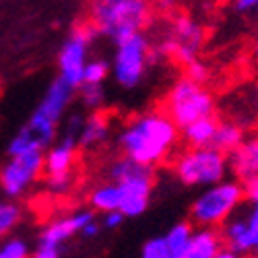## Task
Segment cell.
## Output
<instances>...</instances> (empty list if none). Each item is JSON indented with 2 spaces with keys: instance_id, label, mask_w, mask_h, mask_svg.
Returning <instances> with one entry per match:
<instances>
[{
  "instance_id": "6da1fadb",
  "label": "cell",
  "mask_w": 258,
  "mask_h": 258,
  "mask_svg": "<svg viewBox=\"0 0 258 258\" xmlns=\"http://www.w3.org/2000/svg\"><path fill=\"white\" fill-rule=\"evenodd\" d=\"M180 141V128L169 120L165 112H147L137 116L120 135V147L124 157L151 167L163 163Z\"/></svg>"
},
{
  "instance_id": "7a4b0ae2",
  "label": "cell",
  "mask_w": 258,
  "mask_h": 258,
  "mask_svg": "<svg viewBox=\"0 0 258 258\" xmlns=\"http://www.w3.org/2000/svg\"><path fill=\"white\" fill-rule=\"evenodd\" d=\"M149 17L151 7L143 0H99L91 5V23L116 46L139 35Z\"/></svg>"
},
{
  "instance_id": "3957f363",
  "label": "cell",
  "mask_w": 258,
  "mask_h": 258,
  "mask_svg": "<svg viewBox=\"0 0 258 258\" xmlns=\"http://www.w3.org/2000/svg\"><path fill=\"white\" fill-rule=\"evenodd\" d=\"M246 201L244 184L238 180H223L201 190L190 205V223L199 229H217L242 209Z\"/></svg>"
},
{
  "instance_id": "277c9868",
  "label": "cell",
  "mask_w": 258,
  "mask_h": 258,
  "mask_svg": "<svg viewBox=\"0 0 258 258\" xmlns=\"http://www.w3.org/2000/svg\"><path fill=\"white\" fill-rule=\"evenodd\" d=\"M110 178L120 188V213L124 217H139L151 203L153 192V169L139 165L128 157L112 163Z\"/></svg>"
},
{
  "instance_id": "5b68a950",
  "label": "cell",
  "mask_w": 258,
  "mask_h": 258,
  "mask_svg": "<svg viewBox=\"0 0 258 258\" xmlns=\"http://www.w3.org/2000/svg\"><path fill=\"white\" fill-rule=\"evenodd\" d=\"M169 120L180 131L190 124H195L205 118H213L215 114V95L205 85L192 83L186 77H180L169 87L165 95V110Z\"/></svg>"
},
{
  "instance_id": "8992f818",
  "label": "cell",
  "mask_w": 258,
  "mask_h": 258,
  "mask_svg": "<svg viewBox=\"0 0 258 258\" xmlns=\"http://www.w3.org/2000/svg\"><path fill=\"white\" fill-rule=\"evenodd\" d=\"M229 159L227 155L215 151L211 147L205 149H186L174 161V174L184 186L209 188L227 178Z\"/></svg>"
},
{
  "instance_id": "52a82bcc",
  "label": "cell",
  "mask_w": 258,
  "mask_h": 258,
  "mask_svg": "<svg viewBox=\"0 0 258 258\" xmlns=\"http://www.w3.org/2000/svg\"><path fill=\"white\" fill-rule=\"evenodd\" d=\"M205 27L201 21H197L190 15H180L174 25H171V33L169 37L161 44L159 50H155L161 58L169 56L180 64H190L199 60V54L203 50L205 44Z\"/></svg>"
},
{
  "instance_id": "ba28073f",
  "label": "cell",
  "mask_w": 258,
  "mask_h": 258,
  "mask_svg": "<svg viewBox=\"0 0 258 258\" xmlns=\"http://www.w3.org/2000/svg\"><path fill=\"white\" fill-rule=\"evenodd\" d=\"M99 35L97 27L91 23L77 25L71 33V37L64 41L58 54V69H60V79L71 85L73 89H79L83 85V71L87 64V46Z\"/></svg>"
},
{
  "instance_id": "9c48e42d",
  "label": "cell",
  "mask_w": 258,
  "mask_h": 258,
  "mask_svg": "<svg viewBox=\"0 0 258 258\" xmlns=\"http://www.w3.org/2000/svg\"><path fill=\"white\" fill-rule=\"evenodd\" d=\"M149 56H151V46L143 33L131 37L118 44V50L114 54V67L112 73L118 81V85L126 89H133L143 81Z\"/></svg>"
},
{
  "instance_id": "30bf717a",
  "label": "cell",
  "mask_w": 258,
  "mask_h": 258,
  "mask_svg": "<svg viewBox=\"0 0 258 258\" xmlns=\"http://www.w3.org/2000/svg\"><path fill=\"white\" fill-rule=\"evenodd\" d=\"M41 174H44V151H29L9 157V161L0 167V188L11 199L21 197Z\"/></svg>"
},
{
  "instance_id": "8fae6325",
  "label": "cell",
  "mask_w": 258,
  "mask_h": 258,
  "mask_svg": "<svg viewBox=\"0 0 258 258\" xmlns=\"http://www.w3.org/2000/svg\"><path fill=\"white\" fill-rule=\"evenodd\" d=\"M91 221H95V211H91V209H83V211H77L73 215H67V217H60L41 231L39 246L60 248L62 242H67L73 238V235L81 233Z\"/></svg>"
},
{
  "instance_id": "7c38bea8",
  "label": "cell",
  "mask_w": 258,
  "mask_h": 258,
  "mask_svg": "<svg viewBox=\"0 0 258 258\" xmlns=\"http://www.w3.org/2000/svg\"><path fill=\"white\" fill-rule=\"evenodd\" d=\"M73 93H75V89L71 87V85H67L60 77L54 79L50 83V87H48L44 99L39 101L37 110L33 112V116L39 118V120H44V122H48V124H52V126H58L64 110H67L71 99H73Z\"/></svg>"
},
{
  "instance_id": "4fadbf2b",
  "label": "cell",
  "mask_w": 258,
  "mask_h": 258,
  "mask_svg": "<svg viewBox=\"0 0 258 258\" xmlns=\"http://www.w3.org/2000/svg\"><path fill=\"white\" fill-rule=\"evenodd\" d=\"M229 169L240 184L258 180V133L244 139V143L231 153Z\"/></svg>"
},
{
  "instance_id": "5bb4252c",
  "label": "cell",
  "mask_w": 258,
  "mask_h": 258,
  "mask_svg": "<svg viewBox=\"0 0 258 258\" xmlns=\"http://www.w3.org/2000/svg\"><path fill=\"white\" fill-rule=\"evenodd\" d=\"M77 137L64 135L58 145H54L48 153H44V171L48 176L73 174V165L77 161Z\"/></svg>"
},
{
  "instance_id": "9a60e30c",
  "label": "cell",
  "mask_w": 258,
  "mask_h": 258,
  "mask_svg": "<svg viewBox=\"0 0 258 258\" xmlns=\"http://www.w3.org/2000/svg\"><path fill=\"white\" fill-rule=\"evenodd\" d=\"M223 248L219 229H195L188 246L176 258H213Z\"/></svg>"
},
{
  "instance_id": "2e32d148",
  "label": "cell",
  "mask_w": 258,
  "mask_h": 258,
  "mask_svg": "<svg viewBox=\"0 0 258 258\" xmlns=\"http://www.w3.org/2000/svg\"><path fill=\"white\" fill-rule=\"evenodd\" d=\"M107 133H110V118L103 112H93L89 118H85L77 143L83 149H91L101 145L107 139Z\"/></svg>"
},
{
  "instance_id": "e0dca14e",
  "label": "cell",
  "mask_w": 258,
  "mask_h": 258,
  "mask_svg": "<svg viewBox=\"0 0 258 258\" xmlns=\"http://www.w3.org/2000/svg\"><path fill=\"white\" fill-rule=\"evenodd\" d=\"M217 124L219 120L215 118H205L199 120L195 124H190L180 131V137L184 139V143L188 145V149H205L213 145L215 133H217Z\"/></svg>"
},
{
  "instance_id": "ac0fdd59",
  "label": "cell",
  "mask_w": 258,
  "mask_h": 258,
  "mask_svg": "<svg viewBox=\"0 0 258 258\" xmlns=\"http://www.w3.org/2000/svg\"><path fill=\"white\" fill-rule=\"evenodd\" d=\"M244 139H246V135L242 131V126L231 120H225V122L217 124V133H215L211 149H215V151H219L223 155H227V153L231 155L235 149L244 143Z\"/></svg>"
},
{
  "instance_id": "d6986e66",
  "label": "cell",
  "mask_w": 258,
  "mask_h": 258,
  "mask_svg": "<svg viewBox=\"0 0 258 258\" xmlns=\"http://www.w3.org/2000/svg\"><path fill=\"white\" fill-rule=\"evenodd\" d=\"M89 203H91V211H101L112 213V211H120V188L114 182H105L99 184L91 190L89 195Z\"/></svg>"
},
{
  "instance_id": "ffe728a7",
  "label": "cell",
  "mask_w": 258,
  "mask_h": 258,
  "mask_svg": "<svg viewBox=\"0 0 258 258\" xmlns=\"http://www.w3.org/2000/svg\"><path fill=\"white\" fill-rule=\"evenodd\" d=\"M244 190H246V201H248V207L244 209V217L248 223L252 246L256 250L258 248V180L244 184Z\"/></svg>"
},
{
  "instance_id": "44dd1931",
  "label": "cell",
  "mask_w": 258,
  "mask_h": 258,
  "mask_svg": "<svg viewBox=\"0 0 258 258\" xmlns=\"http://www.w3.org/2000/svg\"><path fill=\"white\" fill-rule=\"evenodd\" d=\"M192 233H195V225H192L190 221H180V223H176V225H171L163 238H165L167 246L171 248V252L178 256V254L188 246Z\"/></svg>"
},
{
  "instance_id": "7402d4cb",
  "label": "cell",
  "mask_w": 258,
  "mask_h": 258,
  "mask_svg": "<svg viewBox=\"0 0 258 258\" xmlns=\"http://www.w3.org/2000/svg\"><path fill=\"white\" fill-rule=\"evenodd\" d=\"M21 219V209L9 201H0V240H5Z\"/></svg>"
},
{
  "instance_id": "603a6c76",
  "label": "cell",
  "mask_w": 258,
  "mask_h": 258,
  "mask_svg": "<svg viewBox=\"0 0 258 258\" xmlns=\"http://www.w3.org/2000/svg\"><path fill=\"white\" fill-rule=\"evenodd\" d=\"M110 75V64L105 60H89L83 71V85H103Z\"/></svg>"
},
{
  "instance_id": "cb8c5ba5",
  "label": "cell",
  "mask_w": 258,
  "mask_h": 258,
  "mask_svg": "<svg viewBox=\"0 0 258 258\" xmlns=\"http://www.w3.org/2000/svg\"><path fill=\"white\" fill-rule=\"evenodd\" d=\"M141 258H176V254L171 252L163 235H157V238H151L143 244Z\"/></svg>"
},
{
  "instance_id": "d4e9b609",
  "label": "cell",
  "mask_w": 258,
  "mask_h": 258,
  "mask_svg": "<svg viewBox=\"0 0 258 258\" xmlns=\"http://www.w3.org/2000/svg\"><path fill=\"white\" fill-rule=\"evenodd\" d=\"M29 246L21 238H9L0 242V258H29Z\"/></svg>"
},
{
  "instance_id": "484cf974",
  "label": "cell",
  "mask_w": 258,
  "mask_h": 258,
  "mask_svg": "<svg viewBox=\"0 0 258 258\" xmlns=\"http://www.w3.org/2000/svg\"><path fill=\"white\" fill-rule=\"evenodd\" d=\"M81 97L89 110L99 112V107L103 105V99H105L103 85H81Z\"/></svg>"
},
{
  "instance_id": "4316f807",
  "label": "cell",
  "mask_w": 258,
  "mask_h": 258,
  "mask_svg": "<svg viewBox=\"0 0 258 258\" xmlns=\"http://www.w3.org/2000/svg\"><path fill=\"white\" fill-rule=\"evenodd\" d=\"M209 75H211L209 67L205 62H201V60H195V62H190V64H186V67H184V77L188 81H192V83L205 85L209 81Z\"/></svg>"
},
{
  "instance_id": "83f0119b",
  "label": "cell",
  "mask_w": 258,
  "mask_h": 258,
  "mask_svg": "<svg viewBox=\"0 0 258 258\" xmlns=\"http://www.w3.org/2000/svg\"><path fill=\"white\" fill-rule=\"evenodd\" d=\"M73 186V174H60V176H48V190L54 195H67Z\"/></svg>"
},
{
  "instance_id": "f1b7e54d",
  "label": "cell",
  "mask_w": 258,
  "mask_h": 258,
  "mask_svg": "<svg viewBox=\"0 0 258 258\" xmlns=\"http://www.w3.org/2000/svg\"><path fill=\"white\" fill-rule=\"evenodd\" d=\"M233 13L258 21V0H238L233 3Z\"/></svg>"
},
{
  "instance_id": "f546056e",
  "label": "cell",
  "mask_w": 258,
  "mask_h": 258,
  "mask_svg": "<svg viewBox=\"0 0 258 258\" xmlns=\"http://www.w3.org/2000/svg\"><path fill=\"white\" fill-rule=\"evenodd\" d=\"M122 221H124V215H122L120 211H112V213H105V215H103L101 225H103L105 229H116Z\"/></svg>"
},
{
  "instance_id": "4dcf8cb0",
  "label": "cell",
  "mask_w": 258,
  "mask_h": 258,
  "mask_svg": "<svg viewBox=\"0 0 258 258\" xmlns=\"http://www.w3.org/2000/svg\"><path fill=\"white\" fill-rule=\"evenodd\" d=\"M29 258H60V250L58 248H44V246H39L33 252V256H29Z\"/></svg>"
},
{
  "instance_id": "1f68e13d",
  "label": "cell",
  "mask_w": 258,
  "mask_h": 258,
  "mask_svg": "<svg viewBox=\"0 0 258 258\" xmlns=\"http://www.w3.org/2000/svg\"><path fill=\"white\" fill-rule=\"evenodd\" d=\"M99 229H101V227H99V223H97V221H91V223H89L87 227H85L81 233H83V238H89V240H91V238H95V235L99 233Z\"/></svg>"
},
{
  "instance_id": "d6a6232c",
  "label": "cell",
  "mask_w": 258,
  "mask_h": 258,
  "mask_svg": "<svg viewBox=\"0 0 258 258\" xmlns=\"http://www.w3.org/2000/svg\"><path fill=\"white\" fill-rule=\"evenodd\" d=\"M213 258H240V256L235 254V252H231L229 248H225V246H223V248H221V250H219L217 254H215Z\"/></svg>"
},
{
  "instance_id": "836d02e7",
  "label": "cell",
  "mask_w": 258,
  "mask_h": 258,
  "mask_svg": "<svg viewBox=\"0 0 258 258\" xmlns=\"http://www.w3.org/2000/svg\"><path fill=\"white\" fill-rule=\"evenodd\" d=\"M252 58H254V67L258 71V29L254 33V44H252Z\"/></svg>"
},
{
  "instance_id": "e575fe53",
  "label": "cell",
  "mask_w": 258,
  "mask_h": 258,
  "mask_svg": "<svg viewBox=\"0 0 258 258\" xmlns=\"http://www.w3.org/2000/svg\"><path fill=\"white\" fill-rule=\"evenodd\" d=\"M240 258H258L256 254H244V256H240Z\"/></svg>"
},
{
  "instance_id": "d590c367",
  "label": "cell",
  "mask_w": 258,
  "mask_h": 258,
  "mask_svg": "<svg viewBox=\"0 0 258 258\" xmlns=\"http://www.w3.org/2000/svg\"><path fill=\"white\" fill-rule=\"evenodd\" d=\"M254 254H256V256H258V248H256V250H254Z\"/></svg>"
}]
</instances>
